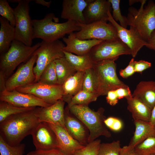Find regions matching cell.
I'll return each mask as SVG.
<instances>
[{
	"instance_id": "cell-23",
	"label": "cell",
	"mask_w": 155,
	"mask_h": 155,
	"mask_svg": "<svg viewBox=\"0 0 155 155\" xmlns=\"http://www.w3.org/2000/svg\"><path fill=\"white\" fill-rule=\"evenodd\" d=\"M127 109L130 112L134 120H140L149 122L152 110L137 98L132 96L126 98Z\"/></svg>"
},
{
	"instance_id": "cell-36",
	"label": "cell",
	"mask_w": 155,
	"mask_h": 155,
	"mask_svg": "<svg viewBox=\"0 0 155 155\" xmlns=\"http://www.w3.org/2000/svg\"><path fill=\"white\" fill-rule=\"evenodd\" d=\"M0 15L8 20L10 24L15 27L16 20L13 8L9 5L6 0H0Z\"/></svg>"
},
{
	"instance_id": "cell-42",
	"label": "cell",
	"mask_w": 155,
	"mask_h": 155,
	"mask_svg": "<svg viewBox=\"0 0 155 155\" xmlns=\"http://www.w3.org/2000/svg\"><path fill=\"white\" fill-rule=\"evenodd\" d=\"M151 65L150 62L144 60L135 61L134 66L135 72L142 74L144 71L150 67Z\"/></svg>"
},
{
	"instance_id": "cell-11",
	"label": "cell",
	"mask_w": 155,
	"mask_h": 155,
	"mask_svg": "<svg viewBox=\"0 0 155 155\" xmlns=\"http://www.w3.org/2000/svg\"><path fill=\"white\" fill-rule=\"evenodd\" d=\"M16 90L21 92L32 94L50 105L62 99L64 93L62 85H49L39 82L20 87Z\"/></svg>"
},
{
	"instance_id": "cell-12",
	"label": "cell",
	"mask_w": 155,
	"mask_h": 155,
	"mask_svg": "<svg viewBox=\"0 0 155 155\" xmlns=\"http://www.w3.org/2000/svg\"><path fill=\"white\" fill-rule=\"evenodd\" d=\"M32 55L25 63L19 67L16 71L6 80V89L9 91L17 88L34 83L35 76L33 72L34 65L37 59Z\"/></svg>"
},
{
	"instance_id": "cell-20",
	"label": "cell",
	"mask_w": 155,
	"mask_h": 155,
	"mask_svg": "<svg viewBox=\"0 0 155 155\" xmlns=\"http://www.w3.org/2000/svg\"><path fill=\"white\" fill-rule=\"evenodd\" d=\"M89 0H63L61 18L82 24H85L83 11Z\"/></svg>"
},
{
	"instance_id": "cell-46",
	"label": "cell",
	"mask_w": 155,
	"mask_h": 155,
	"mask_svg": "<svg viewBox=\"0 0 155 155\" xmlns=\"http://www.w3.org/2000/svg\"><path fill=\"white\" fill-rule=\"evenodd\" d=\"M147 48L155 51V30L152 33L147 44L146 46Z\"/></svg>"
},
{
	"instance_id": "cell-50",
	"label": "cell",
	"mask_w": 155,
	"mask_h": 155,
	"mask_svg": "<svg viewBox=\"0 0 155 155\" xmlns=\"http://www.w3.org/2000/svg\"><path fill=\"white\" fill-rule=\"evenodd\" d=\"M145 0H129V5H131L134 3H136V2H140L141 3H143Z\"/></svg>"
},
{
	"instance_id": "cell-7",
	"label": "cell",
	"mask_w": 155,
	"mask_h": 155,
	"mask_svg": "<svg viewBox=\"0 0 155 155\" xmlns=\"http://www.w3.org/2000/svg\"><path fill=\"white\" fill-rule=\"evenodd\" d=\"M30 0H12L9 1L18 2L13 8L16 18L15 40L25 45L32 46L34 39V29L30 14L29 2Z\"/></svg>"
},
{
	"instance_id": "cell-39",
	"label": "cell",
	"mask_w": 155,
	"mask_h": 155,
	"mask_svg": "<svg viewBox=\"0 0 155 155\" xmlns=\"http://www.w3.org/2000/svg\"><path fill=\"white\" fill-rule=\"evenodd\" d=\"M104 122L106 126L111 130L115 132L121 131L123 126L122 121L115 117H109L105 119Z\"/></svg>"
},
{
	"instance_id": "cell-41",
	"label": "cell",
	"mask_w": 155,
	"mask_h": 155,
	"mask_svg": "<svg viewBox=\"0 0 155 155\" xmlns=\"http://www.w3.org/2000/svg\"><path fill=\"white\" fill-rule=\"evenodd\" d=\"M134 58H132L126 67L120 70L119 73L121 76L123 78H127L135 73L134 66Z\"/></svg>"
},
{
	"instance_id": "cell-31",
	"label": "cell",
	"mask_w": 155,
	"mask_h": 155,
	"mask_svg": "<svg viewBox=\"0 0 155 155\" xmlns=\"http://www.w3.org/2000/svg\"><path fill=\"white\" fill-rule=\"evenodd\" d=\"M38 82L49 85L58 84L54 61L50 63L44 69Z\"/></svg>"
},
{
	"instance_id": "cell-45",
	"label": "cell",
	"mask_w": 155,
	"mask_h": 155,
	"mask_svg": "<svg viewBox=\"0 0 155 155\" xmlns=\"http://www.w3.org/2000/svg\"><path fill=\"white\" fill-rule=\"evenodd\" d=\"M119 155H138L134 148L129 146H125L121 148Z\"/></svg>"
},
{
	"instance_id": "cell-18",
	"label": "cell",
	"mask_w": 155,
	"mask_h": 155,
	"mask_svg": "<svg viewBox=\"0 0 155 155\" xmlns=\"http://www.w3.org/2000/svg\"><path fill=\"white\" fill-rule=\"evenodd\" d=\"M55 133L58 142V148L67 155H73L85 146L74 139L67 130L57 125L47 123Z\"/></svg>"
},
{
	"instance_id": "cell-28",
	"label": "cell",
	"mask_w": 155,
	"mask_h": 155,
	"mask_svg": "<svg viewBox=\"0 0 155 155\" xmlns=\"http://www.w3.org/2000/svg\"><path fill=\"white\" fill-rule=\"evenodd\" d=\"M54 61L58 84L62 85L68 78L77 71L65 57L57 59Z\"/></svg>"
},
{
	"instance_id": "cell-32",
	"label": "cell",
	"mask_w": 155,
	"mask_h": 155,
	"mask_svg": "<svg viewBox=\"0 0 155 155\" xmlns=\"http://www.w3.org/2000/svg\"><path fill=\"white\" fill-rule=\"evenodd\" d=\"M25 144L11 146L7 144L0 136V153L1 155H23L25 153Z\"/></svg>"
},
{
	"instance_id": "cell-48",
	"label": "cell",
	"mask_w": 155,
	"mask_h": 155,
	"mask_svg": "<svg viewBox=\"0 0 155 155\" xmlns=\"http://www.w3.org/2000/svg\"><path fill=\"white\" fill-rule=\"evenodd\" d=\"M34 1L37 4L41 5L48 8L50 7L51 3V1H46L44 0H35Z\"/></svg>"
},
{
	"instance_id": "cell-14",
	"label": "cell",
	"mask_w": 155,
	"mask_h": 155,
	"mask_svg": "<svg viewBox=\"0 0 155 155\" xmlns=\"http://www.w3.org/2000/svg\"><path fill=\"white\" fill-rule=\"evenodd\" d=\"M0 100L21 107H46L51 105L32 94L21 92L16 90L9 91L6 89L0 92Z\"/></svg>"
},
{
	"instance_id": "cell-13",
	"label": "cell",
	"mask_w": 155,
	"mask_h": 155,
	"mask_svg": "<svg viewBox=\"0 0 155 155\" xmlns=\"http://www.w3.org/2000/svg\"><path fill=\"white\" fill-rule=\"evenodd\" d=\"M108 21L116 29L120 39L130 49L131 55L135 57L139 51L144 46H146L147 42L144 40L136 30L130 26L129 29L121 26L113 18L111 11L108 12Z\"/></svg>"
},
{
	"instance_id": "cell-49",
	"label": "cell",
	"mask_w": 155,
	"mask_h": 155,
	"mask_svg": "<svg viewBox=\"0 0 155 155\" xmlns=\"http://www.w3.org/2000/svg\"><path fill=\"white\" fill-rule=\"evenodd\" d=\"M150 123L155 127V105L152 110L150 121Z\"/></svg>"
},
{
	"instance_id": "cell-9",
	"label": "cell",
	"mask_w": 155,
	"mask_h": 155,
	"mask_svg": "<svg viewBox=\"0 0 155 155\" xmlns=\"http://www.w3.org/2000/svg\"><path fill=\"white\" fill-rule=\"evenodd\" d=\"M93 63L119 58L122 55H131L128 47L120 39L102 40L94 46L88 54Z\"/></svg>"
},
{
	"instance_id": "cell-19",
	"label": "cell",
	"mask_w": 155,
	"mask_h": 155,
	"mask_svg": "<svg viewBox=\"0 0 155 155\" xmlns=\"http://www.w3.org/2000/svg\"><path fill=\"white\" fill-rule=\"evenodd\" d=\"M63 40L66 44L63 51L78 55L88 54L92 49L102 40L97 39L82 40L77 38L75 33L69 34L67 37H63Z\"/></svg>"
},
{
	"instance_id": "cell-27",
	"label": "cell",
	"mask_w": 155,
	"mask_h": 155,
	"mask_svg": "<svg viewBox=\"0 0 155 155\" xmlns=\"http://www.w3.org/2000/svg\"><path fill=\"white\" fill-rule=\"evenodd\" d=\"M65 57L77 71L84 72L92 68L94 63L88 54L78 55L63 51Z\"/></svg>"
},
{
	"instance_id": "cell-6",
	"label": "cell",
	"mask_w": 155,
	"mask_h": 155,
	"mask_svg": "<svg viewBox=\"0 0 155 155\" xmlns=\"http://www.w3.org/2000/svg\"><path fill=\"white\" fill-rule=\"evenodd\" d=\"M40 44L38 42L28 46L18 40H13L8 51L1 55L0 72L7 80L18 65L30 59Z\"/></svg>"
},
{
	"instance_id": "cell-16",
	"label": "cell",
	"mask_w": 155,
	"mask_h": 155,
	"mask_svg": "<svg viewBox=\"0 0 155 155\" xmlns=\"http://www.w3.org/2000/svg\"><path fill=\"white\" fill-rule=\"evenodd\" d=\"M31 135L36 150H47L58 148V142L56 135L47 123H40Z\"/></svg>"
},
{
	"instance_id": "cell-35",
	"label": "cell",
	"mask_w": 155,
	"mask_h": 155,
	"mask_svg": "<svg viewBox=\"0 0 155 155\" xmlns=\"http://www.w3.org/2000/svg\"><path fill=\"white\" fill-rule=\"evenodd\" d=\"M111 3L113 9V18L117 22L119 21V25L123 28H127L128 24L127 17L122 16L120 7V0H108Z\"/></svg>"
},
{
	"instance_id": "cell-43",
	"label": "cell",
	"mask_w": 155,
	"mask_h": 155,
	"mask_svg": "<svg viewBox=\"0 0 155 155\" xmlns=\"http://www.w3.org/2000/svg\"><path fill=\"white\" fill-rule=\"evenodd\" d=\"M119 100L126 98L132 96L131 91L129 86L120 88L115 90Z\"/></svg>"
},
{
	"instance_id": "cell-22",
	"label": "cell",
	"mask_w": 155,
	"mask_h": 155,
	"mask_svg": "<svg viewBox=\"0 0 155 155\" xmlns=\"http://www.w3.org/2000/svg\"><path fill=\"white\" fill-rule=\"evenodd\" d=\"M134 122L135 130L128 145L133 148L147 138L155 136V127L150 122L135 120Z\"/></svg>"
},
{
	"instance_id": "cell-40",
	"label": "cell",
	"mask_w": 155,
	"mask_h": 155,
	"mask_svg": "<svg viewBox=\"0 0 155 155\" xmlns=\"http://www.w3.org/2000/svg\"><path fill=\"white\" fill-rule=\"evenodd\" d=\"M26 155H67L58 148L47 150H35L28 152Z\"/></svg>"
},
{
	"instance_id": "cell-24",
	"label": "cell",
	"mask_w": 155,
	"mask_h": 155,
	"mask_svg": "<svg viewBox=\"0 0 155 155\" xmlns=\"http://www.w3.org/2000/svg\"><path fill=\"white\" fill-rule=\"evenodd\" d=\"M65 122L66 130L70 135L82 145L86 146L88 144V136L86 129L78 120L65 112Z\"/></svg>"
},
{
	"instance_id": "cell-34",
	"label": "cell",
	"mask_w": 155,
	"mask_h": 155,
	"mask_svg": "<svg viewBox=\"0 0 155 155\" xmlns=\"http://www.w3.org/2000/svg\"><path fill=\"white\" fill-rule=\"evenodd\" d=\"M121 148L119 140L101 144L97 155H119Z\"/></svg>"
},
{
	"instance_id": "cell-33",
	"label": "cell",
	"mask_w": 155,
	"mask_h": 155,
	"mask_svg": "<svg viewBox=\"0 0 155 155\" xmlns=\"http://www.w3.org/2000/svg\"><path fill=\"white\" fill-rule=\"evenodd\" d=\"M134 149L138 155L155 154V136L147 138L136 146Z\"/></svg>"
},
{
	"instance_id": "cell-25",
	"label": "cell",
	"mask_w": 155,
	"mask_h": 155,
	"mask_svg": "<svg viewBox=\"0 0 155 155\" xmlns=\"http://www.w3.org/2000/svg\"><path fill=\"white\" fill-rule=\"evenodd\" d=\"M84 75V72L77 71L64 82L62 85L63 98H71L82 90Z\"/></svg>"
},
{
	"instance_id": "cell-4",
	"label": "cell",
	"mask_w": 155,
	"mask_h": 155,
	"mask_svg": "<svg viewBox=\"0 0 155 155\" xmlns=\"http://www.w3.org/2000/svg\"><path fill=\"white\" fill-rule=\"evenodd\" d=\"M118 58L94 63L92 67L96 83V92L99 96L106 95L110 91L128 86L120 80L116 73L115 61Z\"/></svg>"
},
{
	"instance_id": "cell-8",
	"label": "cell",
	"mask_w": 155,
	"mask_h": 155,
	"mask_svg": "<svg viewBox=\"0 0 155 155\" xmlns=\"http://www.w3.org/2000/svg\"><path fill=\"white\" fill-rule=\"evenodd\" d=\"M32 55H36V65L33 68L36 79L34 83L38 81L42 71L50 63L56 59L64 57L63 49L65 45L63 42L57 40L51 42L44 40Z\"/></svg>"
},
{
	"instance_id": "cell-21",
	"label": "cell",
	"mask_w": 155,
	"mask_h": 155,
	"mask_svg": "<svg viewBox=\"0 0 155 155\" xmlns=\"http://www.w3.org/2000/svg\"><path fill=\"white\" fill-rule=\"evenodd\" d=\"M132 96L141 100L152 110L155 105V81L140 82Z\"/></svg>"
},
{
	"instance_id": "cell-10",
	"label": "cell",
	"mask_w": 155,
	"mask_h": 155,
	"mask_svg": "<svg viewBox=\"0 0 155 155\" xmlns=\"http://www.w3.org/2000/svg\"><path fill=\"white\" fill-rule=\"evenodd\" d=\"M77 24L81 30L75 34L80 40H109L119 38L116 29L110 23L98 22L89 24L77 23Z\"/></svg>"
},
{
	"instance_id": "cell-15",
	"label": "cell",
	"mask_w": 155,
	"mask_h": 155,
	"mask_svg": "<svg viewBox=\"0 0 155 155\" xmlns=\"http://www.w3.org/2000/svg\"><path fill=\"white\" fill-rule=\"evenodd\" d=\"M65 101L61 99L48 106L37 107L36 115L39 122L59 126L66 130L65 122Z\"/></svg>"
},
{
	"instance_id": "cell-17",
	"label": "cell",
	"mask_w": 155,
	"mask_h": 155,
	"mask_svg": "<svg viewBox=\"0 0 155 155\" xmlns=\"http://www.w3.org/2000/svg\"><path fill=\"white\" fill-rule=\"evenodd\" d=\"M111 5L108 0H89L83 13L85 24L98 22H107L108 12Z\"/></svg>"
},
{
	"instance_id": "cell-5",
	"label": "cell",
	"mask_w": 155,
	"mask_h": 155,
	"mask_svg": "<svg viewBox=\"0 0 155 155\" xmlns=\"http://www.w3.org/2000/svg\"><path fill=\"white\" fill-rule=\"evenodd\" d=\"M146 1L145 0L141 3L138 10L133 7H129L127 18L128 25L135 29L147 42L155 30V2L149 1L144 7Z\"/></svg>"
},
{
	"instance_id": "cell-3",
	"label": "cell",
	"mask_w": 155,
	"mask_h": 155,
	"mask_svg": "<svg viewBox=\"0 0 155 155\" xmlns=\"http://www.w3.org/2000/svg\"><path fill=\"white\" fill-rule=\"evenodd\" d=\"M71 112L81 121L88 129L90 134L88 143L96 140L100 136L110 137V132L105 125L104 121V109L102 107L96 111L90 108L87 105H73L68 106Z\"/></svg>"
},
{
	"instance_id": "cell-26",
	"label": "cell",
	"mask_w": 155,
	"mask_h": 155,
	"mask_svg": "<svg viewBox=\"0 0 155 155\" xmlns=\"http://www.w3.org/2000/svg\"><path fill=\"white\" fill-rule=\"evenodd\" d=\"M0 53L6 52L15 40V27L5 18L0 17Z\"/></svg>"
},
{
	"instance_id": "cell-51",
	"label": "cell",
	"mask_w": 155,
	"mask_h": 155,
	"mask_svg": "<svg viewBox=\"0 0 155 155\" xmlns=\"http://www.w3.org/2000/svg\"><path fill=\"white\" fill-rule=\"evenodd\" d=\"M152 155H155V154H153Z\"/></svg>"
},
{
	"instance_id": "cell-29",
	"label": "cell",
	"mask_w": 155,
	"mask_h": 155,
	"mask_svg": "<svg viewBox=\"0 0 155 155\" xmlns=\"http://www.w3.org/2000/svg\"><path fill=\"white\" fill-rule=\"evenodd\" d=\"M98 95L96 93L82 90L72 96L70 99L66 100L68 106L73 105H87L90 102L95 101Z\"/></svg>"
},
{
	"instance_id": "cell-44",
	"label": "cell",
	"mask_w": 155,
	"mask_h": 155,
	"mask_svg": "<svg viewBox=\"0 0 155 155\" xmlns=\"http://www.w3.org/2000/svg\"><path fill=\"white\" fill-rule=\"evenodd\" d=\"M106 95V98L107 102L110 105L114 106L118 103L119 100L116 93L115 90L109 91Z\"/></svg>"
},
{
	"instance_id": "cell-37",
	"label": "cell",
	"mask_w": 155,
	"mask_h": 155,
	"mask_svg": "<svg viewBox=\"0 0 155 155\" xmlns=\"http://www.w3.org/2000/svg\"><path fill=\"white\" fill-rule=\"evenodd\" d=\"M82 90L96 93V92L95 79L92 68L88 69L84 71Z\"/></svg>"
},
{
	"instance_id": "cell-47",
	"label": "cell",
	"mask_w": 155,
	"mask_h": 155,
	"mask_svg": "<svg viewBox=\"0 0 155 155\" xmlns=\"http://www.w3.org/2000/svg\"><path fill=\"white\" fill-rule=\"evenodd\" d=\"M6 80L3 75L0 72V92L6 89Z\"/></svg>"
},
{
	"instance_id": "cell-38",
	"label": "cell",
	"mask_w": 155,
	"mask_h": 155,
	"mask_svg": "<svg viewBox=\"0 0 155 155\" xmlns=\"http://www.w3.org/2000/svg\"><path fill=\"white\" fill-rule=\"evenodd\" d=\"M101 144L100 140L96 139L76 151L73 155H97Z\"/></svg>"
},
{
	"instance_id": "cell-2",
	"label": "cell",
	"mask_w": 155,
	"mask_h": 155,
	"mask_svg": "<svg viewBox=\"0 0 155 155\" xmlns=\"http://www.w3.org/2000/svg\"><path fill=\"white\" fill-rule=\"evenodd\" d=\"M55 18L54 14L50 13L40 20H32L34 29V38H39L42 40L51 42L63 38L66 34L74 31H79L80 27L77 23L67 20L64 23L53 21Z\"/></svg>"
},
{
	"instance_id": "cell-1",
	"label": "cell",
	"mask_w": 155,
	"mask_h": 155,
	"mask_svg": "<svg viewBox=\"0 0 155 155\" xmlns=\"http://www.w3.org/2000/svg\"><path fill=\"white\" fill-rule=\"evenodd\" d=\"M36 108L11 115L0 123V136L9 145H19L40 123L36 115Z\"/></svg>"
},
{
	"instance_id": "cell-30",
	"label": "cell",
	"mask_w": 155,
	"mask_h": 155,
	"mask_svg": "<svg viewBox=\"0 0 155 155\" xmlns=\"http://www.w3.org/2000/svg\"><path fill=\"white\" fill-rule=\"evenodd\" d=\"M35 108L18 107L11 105L6 102L1 101L0 123L11 115L28 111Z\"/></svg>"
}]
</instances>
